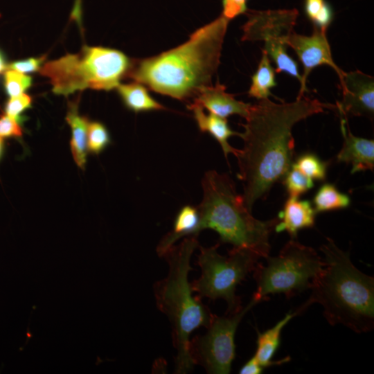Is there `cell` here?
I'll return each instance as SVG.
<instances>
[{
  "mask_svg": "<svg viewBox=\"0 0 374 374\" xmlns=\"http://www.w3.org/2000/svg\"><path fill=\"white\" fill-rule=\"evenodd\" d=\"M326 108L336 106L304 96L292 103H276L266 98L251 105L240 134L243 148L235 155L243 188L241 196L248 210L251 211L256 202L290 170L294 152V125Z\"/></svg>",
  "mask_w": 374,
  "mask_h": 374,
  "instance_id": "obj_1",
  "label": "cell"
},
{
  "mask_svg": "<svg viewBox=\"0 0 374 374\" xmlns=\"http://www.w3.org/2000/svg\"><path fill=\"white\" fill-rule=\"evenodd\" d=\"M229 21L220 15L180 46L134 61L127 75L156 93L179 100L194 98L200 90L211 85Z\"/></svg>",
  "mask_w": 374,
  "mask_h": 374,
  "instance_id": "obj_2",
  "label": "cell"
},
{
  "mask_svg": "<svg viewBox=\"0 0 374 374\" xmlns=\"http://www.w3.org/2000/svg\"><path fill=\"white\" fill-rule=\"evenodd\" d=\"M324 266L314 279L311 294L298 309L297 314L314 303L323 308V315L331 326L341 324L357 333L374 327V278L352 263L350 253L327 238L320 247Z\"/></svg>",
  "mask_w": 374,
  "mask_h": 374,
  "instance_id": "obj_3",
  "label": "cell"
},
{
  "mask_svg": "<svg viewBox=\"0 0 374 374\" xmlns=\"http://www.w3.org/2000/svg\"><path fill=\"white\" fill-rule=\"evenodd\" d=\"M197 235L185 237L181 243L170 247L163 256L168 264V273L154 287L157 306L168 318L172 326V341L177 350L175 373L184 374L195 365L190 353V335L204 326L207 328L213 314L198 296H193L188 274L190 258L198 247Z\"/></svg>",
  "mask_w": 374,
  "mask_h": 374,
  "instance_id": "obj_4",
  "label": "cell"
},
{
  "mask_svg": "<svg viewBox=\"0 0 374 374\" xmlns=\"http://www.w3.org/2000/svg\"><path fill=\"white\" fill-rule=\"evenodd\" d=\"M202 187V200L197 206L199 214L198 232L212 229L218 233L222 242L249 250L260 258L267 257L271 248L269 235L278 219H256L226 174L215 170L206 172Z\"/></svg>",
  "mask_w": 374,
  "mask_h": 374,
  "instance_id": "obj_5",
  "label": "cell"
},
{
  "mask_svg": "<svg viewBox=\"0 0 374 374\" xmlns=\"http://www.w3.org/2000/svg\"><path fill=\"white\" fill-rule=\"evenodd\" d=\"M132 62L120 51L85 46L77 54L46 63L39 70L50 80L55 93L67 96L88 88L105 91L116 88Z\"/></svg>",
  "mask_w": 374,
  "mask_h": 374,
  "instance_id": "obj_6",
  "label": "cell"
},
{
  "mask_svg": "<svg viewBox=\"0 0 374 374\" xmlns=\"http://www.w3.org/2000/svg\"><path fill=\"white\" fill-rule=\"evenodd\" d=\"M266 265L258 262L254 271L257 290L252 299L258 303L269 294H284L287 299L310 289L324 266L323 259L312 247L294 239L276 256H267Z\"/></svg>",
  "mask_w": 374,
  "mask_h": 374,
  "instance_id": "obj_7",
  "label": "cell"
},
{
  "mask_svg": "<svg viewBox=\"0 0 374 374\" xmlns=\"http://www.w3.org/2000/svg\"><path fill=\"white\" fill-rule=\"evenodd\" d=\"M219 244L200 247L197 264L201 268L200 277L191 283L193 292L199 299H222L227 303V313L233 314L242 309L241 301L235 294L237 285L253 271L260 257L253 252L233 248L226 256L217 252Z\"/></svg>",
  "mask_w": 374,
  "mask_h": 374,
  "instance_id": "obj_8",
  "label": "cell"
},
{
  "mask_svg": "<svg viewBox=\"0 0 374 374\" xmlns=\"http://www.w3.org/2000/svg\"><path fill=\"white\" fill-rule=\"evenodd\" d=\"M257 303L251 299L238 312L229 316L214 315L206 334L190 341V353L195 364L202 366L208 373H229L235 355L236 330L245 314Z\"/></svg>",
  "mask_w": 374,
  "mask_h": 374,
  "instance_id": "obj_9",
  "label": "cell"
},
{
  "mask_svg": "<svg viewBox=\"0 0 374 374\" xmlns=\"http://www.w3.org/2000/svg\"><path fill=\"white\" fill-rule=\"evenodd\" d=\"M247 21L242 26V41H282L285 43L294 32L299 15L296 9L249 10ZM286 44V43H285Z\"/></svg>",
  "mask_w": 374,
  "mask_h": 374,
  "instance_id": "obj_10",
  "label": "cell"
},
{
  "mask_svg": "<svg viewBox=\"0 0 374 374\" xmlns=\"http://www.w3.org/2000/svg\"><path fill=\"white\" fill-rule=\"evenodd\" d=\"M326 33V30L314 27V31L310 36L299 35L294 31L286 39V45L295 51L303 66L302 84L297 98L304 96L307 91V78L315 67L321 65L330 66L337 73L339 81L342 78L344 71L333 60Z\"/></svg>",
  "mask_w": 374,
  "mask_h": 374,
  "instance_id": "obj_11",
  "label": "cell"
},
{
  "mask_svg": "<svg viewBox=\"0 0 374 374\" xmlns=\"http://www.w3.org/2000/svg\"><path fill=\"white\" fill-rule=\"evenodd\" d=\"M340 85L342 99L337 103L336 109L340 116H368L374 114L373 77L355 70L344 72Z\"/></svg>",
  "mask_w": 374,
  "mask_h": 374,
  "instance_id": "obj_12",
  "label": "cell"
},
{
  "mask_svg": "<svg viewBox=\"0 0 374 374\" xmlns=\"http://www.w3.org/2000/svg\"><path fill=\"white\" fill-rule=\"evenodd\" d=\"M341 116L344 142L337 156V162L352 166L351 174L374 169V141L356 136L350 132L347 118Z\"/></svg>",
  "mask_w": 374,
  "mask_h": 374,
  "instance_id": "obj_13",
  "label": "cell"
},
{
  "mask_svg": "<svg viewBox=\"0 0 374 374\" xmlns=\"http://www.w3.org/2000/svg\"><path fill=\"white\" fill-rule=\"evenodd\" d=\"M193 102L207 109L210 113L226 118L231 115L246 118L251 104L237 100L226 91V87L221 84L203 88L193 98Z\"/></svg>",
  "mask_w": 374,
  "mask_h": 374,
  "instance_id": "obj_14",
  "label": "cell"
},
{
  "mask_svg": "<svg viewBox=\"0 0 374 374\" xmlns=\"http://www.w3.org/2000/svg\"><path fill=\"white\" fill-rule=\"evenodd\" d=\"M316 213L310 201L290 196L279 213L280 221L278 220L274 229L277 233L285 231L291 239H296L299 231L314 226Z\"/></svg>",
  "mask_w": 374,
  "mask_h": 374,
  "instance_id": "obj_15",
  "label": "cell"
},
{
  "mask_svg": "<svg viewBox=\"0 0 374 374\" xmlns=\"http://www.w3.org/2000/svg\"><path fill=\"white\" fill-rule=\"evenodd\" d=\"M188 108L193 111L200 131L208 132L219 143L226 159L230 153L236 154L238 150L230 145L228 139L231 136H240V133L233 131L226 118L212 113L206 114L204 107L195 102L190 104Z\"/></svg>",
  "mask_w": 374,
  "mask_h": 374,
  "instance_id": "obj_16",
  "label": "cell"
},
{
  "mask_svg": "<svg viewBox=\"0 0 374 374\" xmlns=\"http://www.w3.org/2000/svg\"><path fill=\"white\" fill-rule=\"evenodd\" d=\"M296 315H297L296 312L288 313L275 326L263 332L258 333L257 348L253 356L264 368L271 366L280 365L290 360L289 356L277 361L273 360V357L280 344V335L283 328Z\"/></svg>",
  "mask_w": 374,
  "mask_h": 374,
  "instance_id": "obj_17",
  "label": "cell"
},
{
  "mask_svg": "<svg viewBox=\"0 0 374 374\" xmlns=\"http://www.w3.org/2000/svg\"><path fill=\"white\" fill-rule=\"evenodd\" d=\"M199 214L197 207L190 205L183 206L176 215L173 228L159 243L157 251L159 256L174 245L181 238L198 235Z\"/></svg>",
  "mask_w": 374,
  "mask_h": 374,
  "instance_id": "obj_18",
  "label": "cell"
},
{
  "mask_svg": "<svg viewBox=\"0 0 374 374\" xmlns=\"http://www.w3.org/2000/svg\"><path fill=\"white\" fill-rule=\"evenodd\" d=\"M66 121L71 129L70 147L76 165L84 170L87 163L89 120L79 114L77 103L69 105Z\"/></svg>",
  "mask_w": 374,
  "mask_h": 374,
  "instance_id": "obj_19",
  "label": "cell"
},
{
  "mask_svg": "<svg viewBox=\"0 0 374 374\" xmlns=\"http://www.w3.org/2000/svg\"><path fill=\"white\" fill-rule=\"evenodd\" d=\"M116 89L125 107L136 113L166 109L154 100L147 88L139 82L119 84Z\"/></svg>",
  "mask_w": 374,
  "mask_h": 374,
  "instance_id": "obj_20",
  "label": "cell"
},
{
  "mask_svg": "<svg viewBox=\"0 0 374 374\" xmlns=\"http://www.w3.org/2000/svg\"><path fill=\"white\" fill-rule=\"evenodd\" d=\"M276 85V71L271 64L269 56L262 51L258 69L251 77L249 96L258 100L269 98L271 95V89Z\"/></svg>",
  "mask_w": 374,
  "mask_h": 374,
  "instance_id": "obj_21",
  "label": "cell"
},
{
  "mask_svg": "<svg viewBox=\"0 0 374 374\" xmlns=\"http://www.w3.org/2000/svg\"><path fill=\"white\" fill-rule=\"evenodd\" d=\"M313 204L316 213L337 211L348 207L350 198L339 191L334 184L326 183L315 193Z\"/></svg>",
  "mask_w": 374,
  "mask_h": 374,
  "instance_id": "obj_22",
  "label": "cell"
},
{
  "mask_svg": "<svg viewBox=\"0 0 374 374\" xmlns=\"http://www.w3.org/2000/svg\"><path fill=\"white\" fill-rule=\"evenodd\" d=\"M286 46L281 41L269 42L265 43L263 51L276 64V73H286L296 78L301 84L302 75L299 72L298 63L288 55Z\"/></svg>",
  "mask_w": 374,
  "mask_h": 374,
  "instance_id": "obj_23",
  "label": "cell"
},
{
  "mask_svg": "<svg viewBox=\"0 0 374 374\" xmlns=\"http://www.w3.org/2000/svg\"><path fill=\"white\" fill-rule=\"evenodd\" d=\"M304 10L314 27L326 30L333 20V10L326 0H305Z\"/></svg>",
  "mask_w": 374,
  "mask_h": 374,
  "instance_id": "obj_24",
  "label": "cell"
},
{
  "mask_svg": "<svg viewBox=\"0 0 374 374\" xmlns=\"http://www.w3.org/2000/svg\"><path fill=\"white\" fill-rule=\"evenodd\" d=\"M312 180L324 181L326 177L328 163L315 154L304 153L292 164Z\"/></svg>",
  "mask_w": 374,
  "mask_h": 374,
  "instance_id": "obj_25",
  "label": "cell"
},
{
  "mask_svg": "<svg viewBox=\"0 0 374 374\" xmlns=\"http://www.w3.org/2000/svg\"><path fill=\"white\" fill-rule=\"evenodd\" d=\"M283 179V184L289 196L291 197H299L312 189L314 186V180L292 166H291Z\"/></svg>",
  "mask_w": 374,
  "mask_h": 374,
  "instance_id": "obj_26",
  "label": "cell"
},
{
  "mask_svg": "<svg viewBox=\"0 0 374 374\" xmlns=\"http://www.w3.org/2000/svg\"><path fill=\"white\" fill-rule=\"evenodd\" d=\"M111 139L106 127L98 121L89 122L87 130V150L98 154L110 143Z\"/></svg>",
  "mask_w": 374,
  "mask_h": 374,
  "instance_id": "obj_27",
  "label": "cell"
},
{
  "mask_svg": "<svg viewBox=\"0 0 374 374\" xmlns=\"http://www.w3.org/2000/svg\"><path fill=\"white\" fill-rule=\"evenodd\" d=\"M4 87L11 98L24 93L32 84V78L15 70L8 69L3 75Z\"/></svg>",
  "mask_w": 374,
  "mask_h": 374,
  "instance_id": "obj_28",
  "label": "cell"
},
{
  "mask_svg": "<svg viewBox=\"0 0 374 374\" xmlns=\"http://www.w3.org/2000/svg\"><path fill=\"white\" fill-rule=\"evenodd\" d=\"M32 98L26 93H21L17 96L10 98L5 105L6 114L17 118L21 121L24 117L21 114L26 109L31 107Z\"/></svg>",
  "mask_w": 374,
  "mask_h": 374,
  "instance_id": "obj_29",
  "label": "cell"
},
{
  "mask_svg": "<svg viewBox=\"0 0 374 374\" xmlns=\"http://www.w3.org/2000/svg\"><path fill=\"white\" fill-rule=\"evenodd\" d=\"M22 121L7 114L0 116V137L19 138L22 136Z\"/></svg>",
  "mask_w": 374,
  "mask_h": 374,
  "instance_id": "obj_30",
  "label": "cell"
},
{
  "mask_svg": "<svg viewBox=\"0 0 374 374\" xmlns=\"http://www.w3.org/2000/svg\"><path fill=\"white\" fill-rule=\"evenodd\" d=\"M44 60L45 56L15 61L8 65L7 69L15 70L22 73L35 72L40 69Z\"/></svg>",
  "mask_w": 374,
  "mask_h": 374,
  "instance_id": "obj_31",
  "label": "cell"
},
{
  "mask_svg": "<svg viewBox=\"0 0 374 374\" xmlns=\"http://www.w3.org/2000/svg\"><path fill=\"white\" fill-rule=\"evenodd\" d=\"M247 0H222V16L231 20L247 11Z\"/></svg>",
  "mask_w": 374,
  "mask_h": 374,
  "instance_id": "obj_32",
  "label": "cell"
},
{
  "mask_svg": "<svg viewBox=\"0 0 374 374\" xmlns=\"http://www.w3.org/2000/svg\"><path fill=\"white\" fill-rule=\"evenodd\" d=\"M264 368L258 363L254 356L251 357L240 369V374H260Z\"/></svg>",
  "mask_w": 374,
  "mask_h": 374,
  "instance_id": "obj_33",
  "label": "cell"
},
{
  "mask_svg": "<svg viewBox=\"0 0 374 374\" xmlns=\"http://www.w3.org/2000/svg\"><path fill=\"white\" fill-rule=\"evenodd\" d=\"M8 65H6L4 58L2 55V54L0 52V73L3 72L6 69H7Z\"/></svg>",
  "mask_w": 374,
  "mask_h": 374,
  "instance_id": "obj_34",
  "label": "cell"
},
{
  "mask_svg": "<svg viewBox=\"0 0 374 374\" xmlns=\"http://www.w3.org/2000/svg\"><path fill=\"white\" fill-rule=\"evenodd\" d=\"M4 148H5L4 140L3 138L0 137V161L2 158Z\"/></svg>",
  "mask_w": 374,
  "mask_h": 374,
  "instance_id": "obj_35",
  "label": "cell"
}]
</instances>
